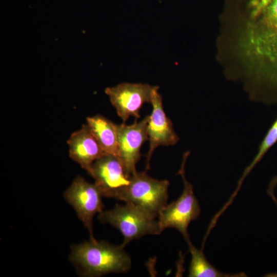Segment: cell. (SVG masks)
Instances as JSON below:
<instances>
[{
	"label": "cell",
	"mask_w": 277,
	"mask_h": 277,
	"mask_svg": "<svg viewBox=\"0 0 277 277\" xmlns=\"http://www.w3.org/2000/svg\"><path fill=\"white\" fill-rule=\"evenodd\" d=\"M157 86L144 83H122L105 89L112 106L123 123L133 116L140 118V111L145 103H151L154 90Z\"/></svg>",
	"instance_id": "obj_7"
},
{
	"label": "cell",
	"mask_w": 277,
	"mask_h": 277,
	"mask_svg": "<svg viewBox=\"0 0 277 277\" xmlns=\"http://www.w3.org/2000/svg\"><path fill=\"white\" fill-rule=\"evenodd\" d=\"M216 58L249 98L277 104V0H225Z\"/></svg>",
	"instance_id": "obj_1"
},
{
	"label": "cell",
	"mask_w": 277,
	"mask_h": 277,
	"mask_svg": "<svg viewBox=\"0 0 277 277\" xmlns=\"http://www.w3.org/2000/svg\"><path fill=\"white\" fill-rule=\"evenodd\" d=\"M277 142V117L267 130L265 135L261 142L256 154L250 164L245 168L240 179L236 191H238L241 185L247 175L255 166L263 158L265 154Z\"/></svg>",
	"instance_id": "obj_14"
},
{
	"label": "cell",
	"mask_w": 277,
	"mask_h": 277,
	"mask_svg": "<svg viewBox=\"0 0 277 277\" xmlns=\"http://www.w3.org/2000/svg\"><path fill=\"white\" fill-rule=\"evenodd\" d=\"M103 196L119 199L129 184L131 176L120 159L106 154L96 160L89 173Z\"/></svg>",
	"instance_id": "obj_8"
},
{
	"label": "cell",
	"mask_w": 277,
	"mask_h": 277,
	"mask_svg": "<svg viewBox=\"0 0 277 277\" xmlns=\"http://www.w3.org/2000/svg\"><path fill=\"white\" fill-rule=\"evenodd\" d=\"M159 89V87L154 90L150 103L152 110L149 115L147 124L149 148L147 154L146 169H150V160L156 148L161 146H173L180 140L171 121L165 112L163 98Z\"/></svg>",
	"instance_id": "obj_9"
},
{
	"label": "cell",
	"mask_w": 277,
	"mask_h": 277,
	"mask_svg": "<svg viewBox=\"0 0 277 277\" xmlns=\"http://www.w3.org/2000/svg\"><path fill=\"white\" fill-rule=\"evenodd\" d=\"M189 154L190 151L183 154L181 167L177 172L184 183L182 193L176 200L164 206L158 215V221L162 231L168 228L176 229L182 234L187 244L191 242L188 232L189 225L197 219L201 213L200 206L194 194L193 186L185 176V164Z\"/></svg>",
	"instance_id": "obj_4"
},
{
	"label": "cell",
	"mask_w": 277,
	"mask_h": 277,
	"mask_svg": "<svg viewBox=\"0 0 277 277\" xmlns=\"http://www.w3.org/2000/svg\"><path fill=\"white\" fill-rule=\"evenodd\" d=\"M191 258L189 267V277H230L243 276L245 274H230L217 270L207 260L203 250L197 249L191 242L187 244Z\"/></svg>",
	"instance_id": "obj_13"
},
{
	"label": "cell",
	"mask_w": 277,
	"mask_h": 277,
	"mask_svg": "<svg viewBox=\"0 0 277 277\" xmlns=\"http://www.w3.org/2000/svg\"><path fill=\"white\" fill-rule=\"evenodd\" d=\"M149 115L140 122L128 125L125 123L117 125L118 155L127 173L132 175L136 173V165L140 160L141 149L144 143L148 140L147 124Z\"/></svg>",
	"instance_id": "obj_10"
},
{
	"label": "cell",
	"mask_w": 277,
	"mask_h": 277,
	"mask_svg": "<svg viewBox=\"0 0 277 277\" xmlns=\"http://www.w3.org/2000/svg\"><path fill=\"white\" fill-rule=\"evenodd\" d=\"M86 121L90 130L105 152L118 157L117 124L100 114L89 116Z\"/></svg>",
	"instance_id": "obj_12"
},
{
	"label": "cell",
	"mask_w": 277,
	"mask_h": 277,
	"mask_svg": "<svg viewBox=\"0 0 277 277\" xmlns=\"http://www.w3.org/2000/svg\"><path fill=\"white\" fill-rule=\"evenodd\" d=\"M169 185L167 180H158L146 172H136L131 176L118 200L132 204L155 218L167 205Z\"/></svg>",
	"instance_id": "obj_5"
},
{
	"label": "cell",
	"mask_w": 277,
	"mask_h": 277,
	"mask_svg": "<svg viewBox=\"0 0 277 277\" xmlns=\"http://www.w3.org/2000/svg\"><path fill=\"white\" fill-rule=\"evenodd\" d=\"M277 185V175L274 176L270 181L267 190V194L272 199L275 196L274 189Z\"/></svg>",
	"instance_id": "obj_15"
},
{
	"label": "cell",
	"mask_w": 277,
	"mask_h": 277,
	"mask_svg": "<svg viewBox=\"0 0 277 277\" xmlns=\"http://www.w3.org/2000/svg\"><path fill=\"white\" fill-rule=\"evenodd\" d=\"M273 200L274 201V202L276 203V206H277V199L275 198L273 199Z\"/></svg>",
	"instance_id": "obj_16"
},
{
	"label": "cell",
	"mask_w": 277,
	"mask_h": 277,
	"mask_svg": "<svg viewBox=\"0 0 277 277\" xmlns=\"http://www.w3.org/2000/svg\"><path fill=\"white\" fill-rule=\"evenodd\" d=\"M103 196L95 183H89L81 176L74 179L64 193L65 199L74 208L88 230L91 240L95 239L93 234V217L96 213L103 211Z\"/></svg>",
	"instance_id": "obj_6"
},
{
	"label": "cell",
	"mask_w": 277,
	"mask_h": 277,
	"mask_svg": "<svg viewBox=\"0 0 277 277\" xmlns=\"http://www.w3.org/2000/svg\"><path fill=\"white\" fill-rule=\"evenodd\" d=\"M70 260L82 276L125 273L131 267L130 257L122 245L95 239L72 245Z\"/></svg>",
	"instance_id": "obj_2"
},
{
	"label": "cell",
	"mask_w": 277,
	"mask_h": 277,
	"mask_svg": "<svg viewBox=\"0 0 277 277\" xmlns=\"http://www.w3.org/2000/svg\"><path fill=\"white\" fill-rule=\"evenodd\" d=\"M70 157L89 174L93 163L107 154L87 124L74 132L67 141Z\"/></svg>",
	"instance_id": "obj_11"
},
{
	"label": "cell",
	"mask_w": 277,
	"mask_h": 277,
	"mask_svg": "<svg viewBox=\"0 0 277 277\" xmlns=\"http://www.w3.org/2000/svg\"><path fill=\"white\" fill-rule=\"evenodd\" d=\"M98 219L117 229L122 234L125 246L131 241L147 234L159 235L162 230L158 221L138 207L129 203L116 204L111 210L99 213Z\"/></svg>",
	"instance_id": "obj_3"
}]
</instances>
